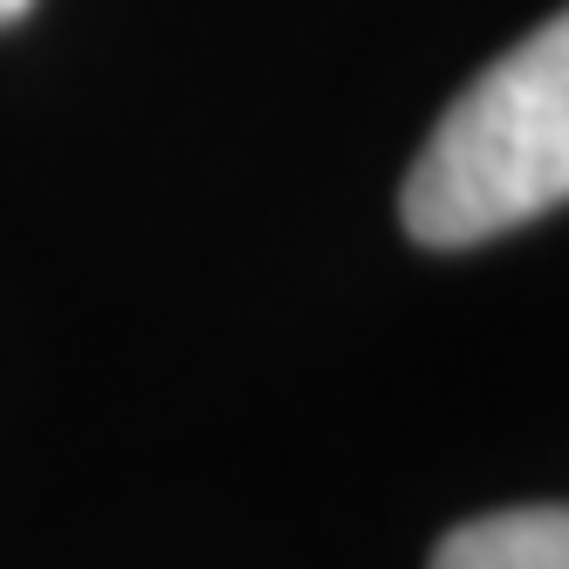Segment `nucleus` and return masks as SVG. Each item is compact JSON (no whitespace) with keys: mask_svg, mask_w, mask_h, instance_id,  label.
<instances>
[{"mask_svg":"<svg viewBox=\"0 0 569 569\" xmlns=\"http://www.w3.org/2000/svg\"><path fill=\"white\" fill-rule=\"evenodd\" d=\"M569 199V8L480 69L405 179V227L426 248H480Z\"/></svg>","mask_w":569,"mask_h":569,"instance_id":"f257e3e1","label":"nucleus"},{"mask_svg":"<svg viewBox=\"0 0 569 569\" xmlns=\"http://www.w3.org/2000/svg\"><path fill=\"white\" fill-rule=\"evenodd\" d=\"M432 569H569V508H495L460 521Z\"/></svg>","mask_w":569,"mask_h":569,"instance_id":"f03ea898","label":"nucleus"},{"mask_svg":"<svg viewBox=\"0 0 569 569\" xmlns=\"http://www.w3.org/2000/svg\"><path fill=\"white\" fill-rule=\"evenodd\" d=\"M28 8H34V0H0V21H21Z\"/></svg>","mask_w":569,"mask_h":569,"instance_id":"7ed1b4c3","label":"nucleus"}]
</instances>
